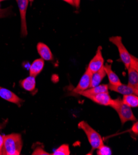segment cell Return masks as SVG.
<instances>
[{
  "instance_id": "6da1fadb",
  "label": "cell",
  "mask_w": 138,
  "mask_h": 155,
  "mask_svg": "<svg viewBox=\"0 0 138 155\" xmlns=\"http://www.w3.org/2000/svg\"><path fill=\"white\" fill-rule=\"evenodd\" d=\"M22 140L20 134H11L4 135L2 154L19 155L22 148Z\"/></svg>"
},
{
  "instance_id": "7a4b0ae2",
  "label": "cell",
  "mask_w": 138,
  "mask_h": 155,
  "mask_svg": "<svg viewBox=\"0 0 138 155\" xmlns=\"http://www.w3.org/2000/svg\"><path fill=\"white\" fill-rule=\"evenodd\" d=\"M78 128L82 130L87 136L88 141L92 147L90 154H92L93 151L97 150L100 145L104 143L100 134L92 127L86 121L82 120L79 122Z\"/></svg>"
},
{
  "instance_id": "3957f363",
  "label": "cell",
  "mask_w": 138,
  "mask_h": 155,
  "mask_svg": "<svg viewBox=\"0 0 138 155\" xmlns=\"http://www.w3.org/2000/svg\"><path fill=\"white\" fill-rule=\"evenodd\" d=\"M110 106L113 108L118 113L122 125L128 121H137L131 107L123 103L121 99L113 100V102Z\"/></svg>"
},
{
  "instance_id": "277c9868",
  "label": "cell",
  "mask_w": 138,
  "mask_h": 155,
  "mask_svg": "<svg viewBox=\"0 0 138 155\" xmlns=\"http://www.w3.org/2000/svg\"><path fill=\"white\" fill-rule=\"evenodd\" d=\"M128 71V85L131 87L135 91L136 94L138 95V59L136 57L131 55V59Z\"/></svg>"
},
{
  "instance_id": "5b68a950",
  "label": "cell",
  "mask_w": 138,
  "mask_h": 155,
  "mask_svg": "<svg viewBox=\"0 0 138 155\" xmlns=\"http://www.w3.org/2000/svg\"><path fill=\"white\" fill-rule=\"evenodd\" d=\"M109 41L115 45L118 50L120 59L122 63L124 64L125 67L126 69L129 68L131 59V54L128 52L127 49L122 42V38L120 36H113L109 38Z\"/></svg>"
},
{
  "instance_id": "8992f818",
  "label": "cell",
  "mask_w": 138,
  "mask_h": 155,
  "mask_svg": "<svg viewBox=\"0 0 138 155\" xmlns=\"http://www.w3.org/2000/svg\"><path fill=\"white\" fill-rule=\"evenodd\" d=\"M16 2L19 9L21 21V34L22 37H26L28 34L26 21V12L29 5V0H16Z\"/></svg>"
},
{
  "instance_id": "52a82bcc",
  "label": "cell",
  "mask_w": 138,
  "mask_h": 155,
  "mask_svg": "<svg viewBox=\"0 0 138 155\" xmlns=\"http://www.w3.org/2000/svg\"><path fill=\"white\" fill-rule=\"evenodd\" d=\"M102 46H99L97 48V50L96 51L95 56L90 60V63H89V65L87 69L92 74L99 71L100 69L103 68L104 59L102 55Z\"/></svg>"
},
{
  "instance_id": "ba28073f",
  "label": "cell",
  "mask_w": 138,
  "mask_h": 155,
  "mask_svg": "<svg viewBox=\"0 0 138 155\" xmlns=\"http://www.w3.org/2000/svg\"><path fill=\"white\" fill-rule=\"evenodd\" d=\"M92 75H93V74L87 69L86 72L82 76L78 85L76 86L75 88H74L73 92L74 94L79 95L81 92L90 88Z\"/></svg>"
},
{
  "instance_id": "9c48e42d",
  "label": "cell",
  "mask_w": 138,
  "mask_h": 155,
  "mask_svg": "<svg viewBox=\"0 0 138 155\" xmlns=\"http://www.w3.org/2000/svg\"><path fill=\"white\" fill-rule=\"evenodd\" d=\"M0 97L10 103L16 104L19 107L21 106L22 103L24 102L22 99L19 98L12 91L2 87H0Z\"/></svg>"
},
{
  "instance_id": "30bf717a",
  "label": "cell",
  "mask_w": 138,
  "mask_h": 155,
  "mask_svg": "<svg viewBox=\"0 0 138 155\" xmlns=\"http://www.w3.org/2000/svg\"><path fill=\"white\" fill-rule=\"evenodd\" d=\"M86 98L90 99L91 101H94L97 104L105 106H110L113 100L110 96L109 92L100 93V94L95 95L88 96Z\"/></svg>"
},
{
  "instance_id": "8fae6325",
  "label": "cell",
  "mask_w": 138,
  "mask_h": 155,
  "mask_svg": "<svg viewBox=\"0 0 138 155\" xmlns=\"http://www.w3.org/2000/svg\"><path fill=\"white\" fill-rule=\"evenodd\" d=\"M37 50L41 58L44 61H49L53 59L52 52L46 44L41 42L39 43L37 45Z\"/></svg>"
},
{
  "instance_id": "7c38bea8",
  "label": "cell",
  "mask_w": 138,
  "mask_h": 155,
  "mask_svg": "<svg viewBox=\"0 0 138 155\" xmlns=\"http://www.w3.org/2000/svg\"><path fill=\"white\" fill-rule=\"evenodd\" d=\"M103 92H109L108 84H100L94 87L89 88L88 89L81 92L79 95L87 97L90 95H95Z\"/></svg>"
},
{
  "instance_id": "4fadbf2b",
  "label": "cell",
  "mask_w": 138,
  "mask_h": 155,
  "mask_svg": "<svg viewBox=\"0 0 138 155\" xmlns=\"http://www.w3.org/2000/svg\"><path fill=\"white\" fill-rule=\"evenodd\" d=\"M109 90L115 91L123 95L129 94H136L134 90L128 85L121 84L118 85H111L109 84Z\"/></svg>"
},
{
  "instance_id": "5bb4252c",
  "label": "cell",
  "mask_w": 138,
  "mask_h": 155,
  "mask_svg": "<svg viewBox=\"0 0 138 155\" xmlns=\"http://www.w3.org/2000/svg\"><path fill=\"white\" fill-rule=\"evenodd\" d=\"M44 65V60L42 58L34 60L29 68V75L36 77L42 71Z\"/></svg>"
},
{
  "instance_id": "9a60e30c",
  "label": "cell",
  "mask_w": 138,
  "mask_h": 155,
  "mask_svg": "<svg viewBox=\"0 0 138 155\" xmlns=\"http://www.w3.org/2000/svg\"><path fill=\"white\" fill-rule=\"evenodd\" d=\"M103 68L106 72V75L108 76L109 84L111 85H118L121 84V82L116 74L112 70V64L106 63L103 66Z\"/></svg>"
},
{
  "instance_id": "2e32d148",
  "label": "cell",
  "mask_w": 138,
  "mask_h": 155,
  "mask_svg": "<svg viewBox=\"0 0 138 155\" xmlns=\"http://www.w3.org/2000/svg\"><path fill=\"white\" fill-rule=\"evenodd\" d=\"M20 85L22 88L28 91H33L36 88L35 77L29 75L20 82Z\"/></svg>"
},
{
  "instance_id": "e0dca14e",
  "label": "cell",
  "mask_w": 138,
  "mask_h": 155,
  "mask_svg": "<svg viewBox=\"0 0 138 155\" xmlns=\"http://www.w3.org/2000/svg\"><path fill=\"white\" fill-rule=\"evenodd\" d=\"M106 76V72L103 68L100 69L99 71L94 72L92 75L91 83L90 85V87H94L100 84L103 79Z\"/></svg>"
},
{
  "instance_id": "ac0fdd59",
  "label": "cell",
  "mask_w": 138,
  "mask_h": 155,
  "mask_svg": "<svg viewBox=\"0 0 138 155\" xmlns=\"http://www.w3.org/2000/svg\"><path fill=\"white\" fill-rule=\"evenodd\" d=\"M122 101L130 107H137L138 106V97L135 94L123 95Z\"/></svg>"
},
{
  "instance_id": "d6986e66",
  "label": "cell",
  "mask_w": 138,
  "mask_h": 155,
  "mask_svg": "<svg viewBox=\"0 0 138 155\" xmlns=\"http://www.w3.org/2000/svg\"><path fill=\"white\" fill-rule=\"evenodd\" d=\"M69 146L68 144H63L58 147L52 154V155H69L70 154Z\"/></svg>"
},
{
  "instance_id": "ffe728a7",
  "label": "cell",
  "mask_w": 138,
  "mask_h": 155,
  "mask_svg": "<svg viewBox=\"0 0 138 155\" xmlns=\"http://www.w3.org/2000/svg\"><path fill=\"white\" fill-rule=\"evenodd\" d=\"M97 154L98 155H111L112 152L110 147L105 145L103 143L97 149Z\"/></svg>"
},
{
  "instance_id": "44dd1931",
  "label": "cell",
  "mask_w": 138,
  "mask_h": 155,
  "mask_svg": "<svg viewBox=\"0 0 138 155\" xmlns=\"http://www.w3.org/2000/svg\"><path fill=\"white\" fill-rule=\"evenodd\" d=\"M32 154V155H50L51 154L45 151L43 149V148L40 147H38L34 149Z\"/></svg>"
},
{
  "instance_id": "7402d4cb",
  "label": "cell",
  "mask_w": 138,
  "mask_h": 155,
  "mask_svg": "<svg viewBox=\"0 0 138 155\" xmlns=\"http://www.w3.org/2000/svg\"><path fill=\"white\" fill-rule=\"evenodd\" d=\"M9 11H10V8H6V9L0 8V19L6 17L9 14Z\"/></svg>"
},
{
  "instance_id": "603a6c76",
  "label": "cell",
  "mask_w": 138,
  "mask_h": 155,
  "mask_svg": "<svg viewBox=\"0 0 138 155\" xmlns=\"http://www.w3.org/2000/svg\"><path fill=\"white\" fill-rule=\"evenodd\" d=\"M131 131L135 135L138 134V122L137 121H135V122L133 124V125L131 129Z\"/></svg>"
},
{
  "instance_id": "cb8c5ba5",
  "label": "cell",
  "mask_w": 138,
  "mask_h": 155,
  "mask_svg": "<svg viewBox=\"0 0 138 155\" xmlns=\"http://www.w3.org/2000/svg\"><path fill=\"white\" fill-rule=\"evenodd\" d=\"M4 143V135L0 134V154H2V150Z\"/></svg>"
},
{
  "instance_id": "d4e9b609",
  "label": "cell",
  "mask_w": 138,
  "mask_h": 155,
  "mask_svg": "<svg viewBox=\"0 0 138 155\" xmlns=\"http://www.w3.org/2000/svg\"><path fill=\"white\" fill-rule=\"evenodd\" d=\"M73 3H74V6L78 9L80 6V3H81V0H73Z\"/></svg>"
},
{
  "instance_id": "484cf974",
  "label": "cell",
  "mask_w": 138,
  "mask_h": 155,
  "mask_svg": "<svg viewBox=\"0 0 138 155\" xmlns=\"http://www.w3.org/2000/svg\"><path fill=\"white\" fill-rule=\"evenodd\" d=\"M63 1L65 2L66 3L71 5H72L74 6V3H73V0H63Z\"/></svg>"
},
{
  "instance_id": "4316f807",
  "label": "cell",
  "mask_w": 138,
  "mask_h": 155,
  "mask_svg": "<svg viewBox=\"0 0 138 155\" xmlns=\"http://www.w3.org/2000/svg\"><path fill=\"white\" fill-rule=\"evenodd\" d=\"M4 1H6V0H0V3L2 2H4Z\"/></svg>"
}]
</instances>
